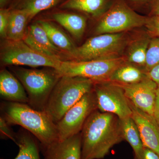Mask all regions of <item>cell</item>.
Returning a JSON list of instances; mask_svg holds the SVG:
<instances>
[{"mask_svg": "<svg viewBox=\"0 0 159 159\" xmlns=\"http://www.w3.org/2000/svg\"><path fill=\"white\" fill-rule=\"evenodd\" d=\"M118 84L123 89L127 99L136 107L153 116L158 87L156 83L147 76L136 83Z\"/></svg>", "mask_w": 159, "mask_h": 159, "instance_id": "11", "label": "cell"}, {"mask_svg": "<svg viewBox=\"0 0 159 159\" xmlns=\"http://www.w3.org/2000/svg\"><path fill=\"white\" fill-rule=\"evenodd\" d=\"M16 133V144L18 146L19 150L17 156L14 159H41L39 141L25 129H20Z\"/></svg>", "mask_w": 159, "mask_h": 159, "instance_id": "16", "label": "cell"}, {"mask_svg": "<svg viewBox=\"0 0 159 159\" xmlns=\"http://www.w3.org/2000/svg\"><path fill=\"white\" fill-rule=\"evenodd\" d=\"M150 41V39L145 38L134 43L129 51L127 57L129 61L139 65L145 66Z\"/></svg>", "mask_w": 159, "mask_h": 159, "instance_id": "24", "label": "cell"}, {"mask_svg": "<svg viewBox=\"0 0 159 159\" xmlns=\"http://www.w3.org/2000/svg\"><path fill=\"white\" fill-rule=\"evenodd\" d=\"M52 17L76 39H80L84 34L86 26V20L82 16L75 13L61 12L54 13Z\"/></svg>", "mask_w": 159, "mask_h": 159, "instance_id": "19", "label": "cell"}, {"mask_svg": "<svg viewBox=\"0 0 159 159\" xmlns=\"http://www.w3.org/2000/svg\"><path fill=\"white\" fill-rule=\"evenodd\" d=\"M146 72L129 65H123L114 72L110 81L122 84H131L141 81L147 77Z\"/></svg>", "mask_w": 159, "mask_h": 159, "instance_id": "22", "label": "cell"}, {"mask_svg": "<svg viewBox=\"0 0 159 159\" xmlns=\"http://www.w3.org/2000/svg\"><path fill=\"white\" fill-rule=\"evenodd\" d=\"M81 159H102L123 141L120 120L113 114L97 109L90 115L81 132Z\"/></svg>", "mask_w": 159, "mask_h": 159, "instance_id": "1", "label": "cell"}, {"mask_svg": "<svg viewBox=\"0 0 159 159\" xmlns=\"http://www.w3.org/2000/svg\"><path fill=\"white\" fill-rule=\"evenodd\" d=\"M159 65V37H152L150 39L146 56L145 72H148Z\"/></svg>", "mask_w": 159, "mask_h": 159, "instance_id": "25", "label": "cell"}, {"mask_svg": "<svg viewBox=\"0 0 159 159\" xmlns=\"http://www.w3.org/2000/svg\"><path fill=\"white\" fill-rule=\"evenodd\" d=\"M23 40L41 54L58 60L67 61L68 55L51 42L45 30L38 21L28 27Z\"/></svg>", "mask_w": 159, "mask_h": 159, "instance_id": "12", "label": "cell"}, {"mask_svg": "<svg viewBox=\"0 0 159 159\" xmlns=\"http://www.w3.org/2000/svg\"><path fill=\"white\" fill-rule=\"evenodd\" d=\"M9 1V0H0V7H1V9L4 8V6L6 5V3Z\"/></svg>", "mask_w": 159, "mask_h": 159, "instance_id": "33", "label": "cell"}, {"mask_svg": "<svg viewBox=\"0 0 159 159\" xmlns=\"http://www.w3.org/2000/svg\"><path fill=\"white\" fill-rule=\"evenodd\" d=\"M145 26L152 37H159V16L147 18Z\"/></svg>", "mask_w": 159, "mask_h": 159, "instance_id": "28", "label": "cell"}, {"mask_svg": "<svg viewBox=\"0 0 159 159\" xmlns=\"http://www.w3.org/2000/svg\"><path fill=\"white\" fill-rule=\"evenodd\" d=\"M1 116L9 125L21 126L41 145H49L58 140L56 124L44 111L34 109L27 103L6 101L1 103Z\"/></svg>", "mask_w": 159, "mask_h": 159, "instance_id": "2", "label": "cell"}, {"mask_svg": "<svg viewBox=\"0 0 159 159\" xmlns=\"http://www.w3.org/2000/svg\"><path fill=\"white\" fill-rule=\"evenodd\" d=\"M61 0H14L11 9L24 10L29 14L30 19L41 11L52 8Z\"/></svg>", "mask_w": 159, "mask_h": 159, "instance_id": "23", "label": "cell"}, {"mask_svg": "<svg viewBox=\"0 0 159 159\" xmlns=\"http://www.w3.org/2000/svg\"><path fill=\"white\" fill-rule=\"evenodd\" d=\"M127 57H118L87 61H62L57 71L61 76H77L92 80L94 82L110 81L118 68L126 62Z\"/></svg>", "mask_w": 159, "mask_h": 159, "instance_id": "5", "label": "cell"}, {"mask_svg": "<svg viewBox=\"0 0 159 159\" xmlns=\"http://www.w3.org/2000/svg\"><path fill=\"white\" fill-rule=\"evenodd\" d=\"M146 74L149 78L159 85V65L147 72Z\"/></svg>", "mask_w": 159, "mask_h": 159, "instance_id": "30", "label": "cell"}, {"mask_svg": "<svg viewBox=\"0 0 159 159\" xmlns=\"http://www.w3.org/2000/svg\"><path fill=\"white\" fill-rule=\"evenodd\" d=\"M152 16H159V0H154L151 7Z\"/></svg>", "mask_w": 159, "mask_h": 159, "instance_id": "32", "label": "cell"}, {"mask_svg": "<svg viewBox=\"0 0 159 159\" xmlns=\"http://www.w3.org/2000/svg\"><path fill=\"white\" fill-rule=\"evenodd\" d=\"M9 25L6 39L11 41L22 40L28 28L30 19L29 14L24 10L10 9Z\"/></svg>", "mask_w": 159, "mask_h": 159, "instance_id": "18", "label": "cell"}, {"mask_svg": "<svg viewBox=\"0 0 159 159\" xmlns=\"http://www.w3.org/2000/svg\"><path fill=\"white\" fill-rule=\"evenodd\" d=\"M94 83L84 77L61 76L51 92L44 111L57 123L84 95L93 90Z\"/></svg>", "mask_w": 159, "mask_h": 159, "instance_id": "3", "label": "cell"}, {"mask_svg": "<svg viewBox=\"0 0 159 159\" xmlns=\"http://www.w3.org/2000/svg\"><path fill=\"white\" fill-rule=\"evenodd\" d=\"M0 58L5 66L45 67L57 70L62 61L44 55L32 49L24 41L6 39L1 46Z\"/></svg>", "mask_w": 159, "mask_h": 159, "instance_id": "6", "label": "cell"}, {"mask_svg": "<svg viewBox=\"0 0 159 159\" xmlns=\"http://www.w3.org/2000/svg\"><path fill=\"white\" fill-rule=\"evenodd\" d=\"M43 159H81V136L79 133L63 141L40 144Z\"/></svg>", "mask_w": 159, "mask_h": 159, "instance_id": "14", "label": "cell"}, {"mask_svg": "<svg viewBox=\"0 0 159 159\" xmlns=\"http://www.w3.org/2000/svg\"><path fill=\"white\" fill-rule=\"evenodd\" d=\"M0 94L6 101L29 103V97L21 83L6 69L0 72Z\"/></svg>", "mask_w": 159, "mask_h": 159, "instance_id": "15", "label": "cell"}, {"mask_svg": "<svg viewBox=\"0 0 159 159\" xmlns=\"http://www.w3.org/2000/svg\"><path fill=\"white\" fill-rule=\"evenodd\" d=\"M132 112V118L139 129L144 147L154 151L159 156V126L154 118L137 108L129 100Z\"/></svg>", "mask_w": 159, "mask_h": 159, "instance_id": "13", "label": "cell"}, {"mask_svg": "<svg viewBox=\"0 0 159 159\" xmlns=\"http://www.w3.org/2000/svg\"><path fill=\"white\" fill-rule=\"evenodd\" d=\"M5 119L0 117V137L2 139H10L16 143L17 133L14 132Z\"/></svg>", "mask_w": 159, "mask_h": 159, "instance_id": "26", "label": "cell"}, {"mask_svg": "<svg viewBox=\"0 0 159 159\" xmlns=\"http://www.w3.org/2000/svg\"><path fill=\"white\" fill-rule=\"evenodd\" d=\"M10 10L2 8L0 10V34L2 38L7 37V31L9 25Z\"/></svg>", "mask_w": 159, "mask_h": 159, "instance_id": "27", "label": "cell"}, {"mask_svg": "<svg viewBox=\"0 0 159 159\" xmlns=\"http://www.w3.org/2000/svg\"><path fill=\"white\" fill-rule=\"evenodd\" d=\"M147 18L140 15L126 4L119 2L103 15L96 29L98 34L122 33L145 25Z\"/></svg>", "mask_w": 159, "mask_h": 159, "instance_id": "9", "label": "cell"}, {"mask_svg": "<svg viewBox=\"0 0 159 159\" xmlns=\"http://www.w3.org/2000/svg\"><path fill=\"white\" fill-rule=\"evenodd\" d=\"M119 120L123 139L131 146L134 156L138 155L144 146L135 122L131 117L119 119Z\"/></svg>", "mask_w": 159, "mask_h": 159, "instance_id": "21", "label": "cell"}, {"mask_svg": "<svg viewBox=\"0 0 159 159\" xmlns=\"http://www.w3.org/2000/svg\"><path fill=\"white\" fill-rule=\"evenodd\" d=\"M97 109V98L93 90L84 95L55 123L58 140L63 141L80 133L87 119Z\"/></svg>", "mask_w": 159, "mask_h": 159, "instance_id": "8", "label": "cell"}, {"mask_svg": "<svg viewBox=\"0 0 159 159\" xmlns=\"http://www.w3.org/2000/svg\"><path fill=\"white\" fill-rule=\"evenodd\" d=\"M10 69L25 90L28 104L34 109L44 111L51 92L61 77L59 72L52 68L36 70L11 66Z\"/></svg>", "mask_w": 159, "mask_h": 159, "instance_id": "4", "label": "cell"}, {"mask_svg": "<svg viewBox=\"0 0 159 159\" xmlns=\"http://www.w3.org/2000/svg\"><path fill=\"white\" fill-rule=\"evenodd\" d=\"M132 1H134V2H138V1H142V0H132Z\"/></svg>", "mask_w": 159, "mask_h": 159, "instance_id": "34", "label": "cell"}, {"mask_svg": "<svg viewBox=\"0 0 159 159\" xmlns=\"http://www.w3.org/2000/svg\"><path fill=\"white\" fill-rule=\"evenodd\" d=\"M107 0H67L61 8L84 12L92 16H98L104 11Z\"/></svg>", "mask_w": 159, "mask_h": 159, "instance_id": "20", "label": "cell"}, {"mask_svg": "<svg viewBox=\"0 0 159 159\" xmlns=\"http://www.w3.org/2000/svg\"><path fill=\"white\" fill-rule=\"evenodd\" d=\"M134 159H159V156L150 148L144 147L139 155L134 156Z\"/></svg>", "mask_w": 159, "mask_h": 159, "instance_id": "29", "label": "cell"}, {"mask_svg": "<svg viewBox=\"0 0 159 159\" xmlns=\"http://www.w3.org/2000/svg\"><path fill=\"white\" fill-rule=\"evenodd\" d=\"M153 117L159 126V85L157 91L156 99L154 108Z\"/></svg>", "mask_w": 159, "mask_h": 159, "instance_id": "31", "label": "cell"}, {"mask_svg": "<svg viewBox=\"0 0 159 159\" xmlns=\"http://www.w3.org/2000/svg\"><path fill=\"white\" fill-rule=\"evenodd\" d=\"M126 44L123 33L103 34L91 38L77 47L71 60L87 61L119 57Z\"/></svg>", "mask_w": 159, "mask_h": 159, "instance_id": "7", "label": "cell"}, {"mask_svg": "<svg viewBox=\"0 0 159 159\" xmlns=\"http://www.w3.org/2000/svg\"><path fill=\"white\" fill-rule=\"evenodd\" d=\"M38 22L45 30L51 42L71 59L77 47L68 36L54 23L45 20H40Z\"/></svg>", "mask_w": 159, "mask_h": 159, "instance_id": "17", "label": "cell"}, {"mask_svg": "<svg viewBox=\"0 0 159 159\" xmlns=\"http://www.w3.org/2000/svg\"><path fill=\"white\" fill-rule=\"evenodd\" d=\"M93 91L99 111L113 114L120 119L132 117L129 99L118 83L111 81L95 82Z\"/></svg>", "mask_w": 159, "mask_h": 159, "instance_id": "10", "label": "cell"}]
</instances>
